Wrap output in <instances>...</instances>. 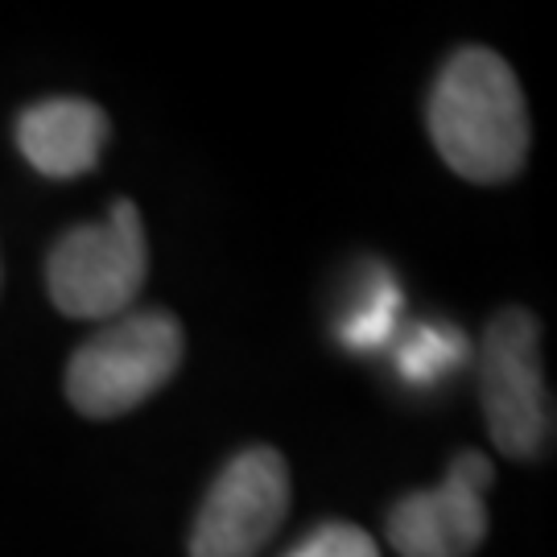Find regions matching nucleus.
I'll return each instance as SVG.
<instances>
[{
  "label": "nucleus",
  "mask_w": 557,
  "mask_h": 557,
  "mask_svg": "<svg viewBox=\"0 0 557 557\" xmlns=\"http://www.w3.org/2000/svg\"><path fill=\"white\" fill-rule=\"evenodd\" d=\"M425 124L458 178L512 182L529 158V103L517 71L487 46H462L430 87Z\"/></svg>",
  "instance_id": "f257e3e1"
},
{
  "label": "nucleus",
  "mask_w": 557,
  "mask_h": 557,
  "mask_svg": "<svg viewBox=\"0 0 557 557\" xmlns=\"http://www.w3.org/2000/svg\"><path fill=\"white\" fill-rule=\"evenodd\" d=\"M186 356L170 310H128L83 343L66 363V400L83 418H124L165 388Z\"/></svg>",
  "instance_id": "f03ea898"
},
{
  "label": "nucleus",
  "mask_w": 557,
  "mask_h": 557,
  "mask_svg": "<svg viewBox=\"0 0 557 557\" xmlns=\"http://www.w3.org/2000/svg\"><path fill=\"white\" fill-rule=\"evenodd\" d=\"M149 277V244L137 202L116 199L100 223L62 232L46 257V289L66 319H120Z\"/></svg>",
  "instance_id": "7ed1b4c3"
},
{
  "label": "nucleus",
  "mask_w": 557,
  "mask_h": 557,
  "mask_svg": "<svg viewBox=\"0 0 557 557\" xmlns=\"http://www.w3.org/2000/svg\"><path fill=\"white\" fill-rule=\"evenodd\" d=\"M479 397L487 434L504 455L541 458L554 442V400L541 363V322L508 306L479 343Z\"/></svg>",
  "instance_id": "20e7f679"
},
{
  "label": "nucleus",
  "mask_w": 557,
  "mask_h": 557,
  "mask_svg": "<svg viewBox=\"0 0 557 557\" xmlns=\"http://www.w3.org/2000/svg\"><path fill=\"white\" fill-rule=\"evenodd\" d=\"M289 512V467L273 446H244L202 499L190 557H257Z\"/></svg>",
  "instance_id": "39448f33"
},
{
  "label": "nucleus",
  "mask_w": 557,
  "mask_h": 557,
  "mask_svg": "<svg viewBox=\"0 0 557 557\" xmlns=\"http://www.w3.org/2000/svg\"><path fill=\"white\" fill-rule=\"evenodd\" d=\"M496 467L479 450L455 455L450 471L430 492H409L388 512V545L400 557H471L487 537L483 492Z\"/></svg>",
  "instance_id": "423d86ee"
},
{
  "label": "nucleus",
  "mask_w": 557,
  "mask_h": 557,
  "mask_svg": "<svg viewBox=\"0 0 557 557\" xmlns=\"http://www.w3.org/2000/svg\"><path fill=\"white\" fill-rule=\"evenodd\" d=\"M112 124L100 103L83 96H50L29 103L17 116L21 158L38 170L41 178L71 182L91 174L103 158Z\"/></svg>",
  "instance_id": "0eeeda50"
},
{
  "label": "nucleus",
  "mask_w": 557,
  "mask_h": 557,
  "mask_svg": "<svg viewBox=\"0 0 557 557\" xmlns=\"http://www.w3.org/2000/svg\"><path fill=\"white\" fill-rule=\"evenodd\" d=\"M400 310H405V294H400L397 277L384 264H368V277L359 285L356 301L347 306V314L335 326L338 343L356 356L388 347V338L397 335L400 326Z\"/></svg>",
  "instance_id": "6e6552de"
},
{
  "label": "nucleus",
  "mask_w": 557,
  "mask_h": 557,
  "mask_svg": "<svg viewBox=\"0 0 557 557\" xmlns=\"http://www.w3.org/2000/svg\"><path fill=\"white\" fill-rule=\"evenodd\" d=\"M471 356L467 335L450 322H421L397 347V368L409 384H438Z\"/></svg>",
  "instance_id": "1a4fd4ad"
},
{
  "label": "nucleus",
  "mask_w": 557,
  "mask_h": 557,
  "mask_svg": "<svg viewBox=\"0 0 557 557\" xmlns=\"http://www.w3.org/2000/svg\"><path fill=\"white\" fill-rule=\"evenodd\" d=\"M285 557H380V545H376V537L363 533L359 524L326 520L314 533H306Z\"/></svg>",
  "instance_id": "9d476101"
}]
</instances>
